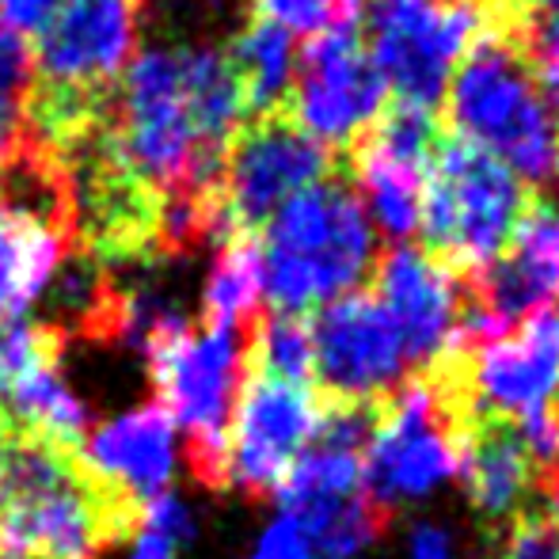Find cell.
<instances>
[{"instance_id": "obj_17", "label": "cell", "mask_w": 559, "mask_h": 559, "mask_svg": "<svg viewBox=\"0 0 559 559\" xmlns=\"http://www.w3.org/2000/svg\"><path fill=\"white\" fill-rule=\"evenodd\" d=\"M73 248L76 236L69 228L0 206V320L27 317Z\"/></svg>"}, {"instance_id": "obj_14", "label": "cell", "mask_w": 559, "mask_h": 559, "mask_svg": "<svg viewBox=\"0 0 559 559\" xmlns=\"http://www.w3.org/2000/svg\"><path fill=\"white\" fill-rule=\"evenodd\" d=\"M559 301V206H525L510 248L468 282V312L479 338H495L530 312Z\"/></svg>"}, {"instance_id": "obj_7", "label": "cell", "mask_w": 559, "mask_h": 559, "mask_svg": "<svg viewBox=\"0 0 559 559\" xmlns=\"http://www.w3.org/2000/svg\"><path fill=\"white\" fill-rule=\"evenodd\" d=\"M461 427L435 396L427 377H407L381 404L373 435L361 453V491L392 514L400 502L435 491L456 472Z\"/></svg>"}, {"instance_id": "obj_6", "label": "cell", "mask_w": 559, "mask_h": 559, "mask_svg": "<svg viewBox=\"0 0 559 559\" xmlns=\"http://www.w3.org/2000/svg\"><path fill=\"white\" fill-rule=\"evenodd\" d=\"M487 35V0H373L366 50L400 104L435 111L461 58Z\"/></svg>"}, {"instance_id": "obj_1", "label": "cell", "mask_w": 559, "mask_h": 559, "mask_svg": "<svg viewBox=\"0 0 559 559\" xmlns=\"http://www.w3.org/2000/svg\"><path fill=\"white\" fill-rule=\"evenodd\" d=\"M138 518L81 453L0 423V559H99L138 533Z\"/></svg>"}, {"instance_id": "obj_11", "label": "cell", "mask_w": 559, "mask_h": 559, "mask_svg": "<svg viewBox=\"0 0 559 559\" xmlns=\"http://www.w3.org/2000/svg\"><path fill=\"white\" fill-rule=\"evenodd\" d=\"M332 176V153L289 122L286 111L263 115L240 126L222 168V222L225 240L255 233L294 194Z\"/></svg>"}, {"instance_id": "obj_32", "label": "cell", "mask_w": 559, "mask_h": 559, "mask_svg": "<svg viewBox=\"0 0 559 559\" xmlns=\"http://www.w3.org/2000/svg\"><path fill=\"white\" fill-rule=\"evenodd\" d=\"M556 183H559V168H556Z\"/></svg>"}, {"instance_id": "obj_28", "label": "cell", "mask_w": 559, "mask_h": 559, "mask_svg": "<svg viewBox=\"0 0 559 559\" xmlns=\"http://www.w3.org/2000/svg\"><path fill=\"white\" fill-rule=\"evenodd\" d=\"M179 545L176 540H168L164 533H153V530H141L133 533V552L130 559H176Z\"/></svg>"}, {"instance_id": "obj_25", "label": "cell", "mask_w": 559, "mask_h": 559, "mask_svg": "<svg viewBox=\"0 0 559 559\" xmlns=\"http://www.w3.org/2000/svg\"><path fill=\"white\" fill-rule=\"evenodd\" d=\"M499 559H559V514L556 502H537L499 533Z\"/></svg>"}, {"instance_id": "obj_12", "label": "cell", "mask_w": 559, "mask_h": 559, "mask_svg": "<svg viewBox=\"0 0 559 559\" xmlns=\"http://www.w3.org/2000/svg\"><path fill=\"white\" fill-rule=\"evenodd\" d=\"M438 148V118L423 107L396 104L354 145V194L366 206L377 233L407 243L419 233V202Z\"/></svg>"}, {"instance_id": "obj_19", "label": "cell", "mask_w": 559, "mask_h": 559, "mask_svg": "<svg viewBox=\"0 0 559 559\" xmlns=\"http://www.w3.org/2000/svg\"><path fill=\"white\" fill-rule=\"evenodd\" d=\"M202 305H206V328H225V332H248L263 317V259L255 236L236 233L217 243Z\"/></svg>"}, {"instance_id": "obj_22", "label": "cell", "mask_w": 559, "mask_h": 559, "mask_svg": "<svg viewBox=\"0 0 559 559\" xmlns=\"http://www.w3.org/2000/svg\"><path fill=\"white\" fill-rule=\"evenodd\" d=\"M35 81L31 43L0 23V164L12 160L27 133V96Z\"/></svg>"}, {"instance_id": "obj_10", "label": "cell", "mask_w": 559, "mask_h": 559, "mask_svg": "<svg viewBox=\"0 0 559 559\" xmlns=\"http://www.w3.org/2000/svg\"><path fill=\"white\" fill-rule=\"evenodd\" d=\"M324 404L312 384H289L243 369L225 435V487L248 499L274 495L297 456L317 442Z\"/></svg>"}, {"instance_id": "obj_4", "label": "cell", "mask_w": 559, "mask_h": 559, "mask_svg": "<svg viewBox=\"0 0 559 559\" xmlns=\"http://www.w3.org/2000/svg\"><path fill=\"white\" fill-rule=\"evenodd\" d=\"M243 338L248 332L206 328L194 332L179 312L160 317L141 338L148 381L176 430L187 435V461L194 479L225 487V435L236 392L243 381Z\"/></svg>"}, {"instance_id": "obj_9", "label": "cell", "mask_w": 559, "mask_h": 559, "mask_svg": "<svg viewBox=\"0 0 559 559\" xmlns=\"http://www.w3.org/2000/svg\"><path fill=\"white\" fill-rule=\"evenodd\" d=\"M389 111V84L377 73L358 23L309 38L297 58L294 88L286 96V115L297 130L332 153L354 148Z\"/></svg>"}, {"instance_id": "obj_18", "label": "cell", "mask_w": 559, "mask_h": 559, "mask_svg": "<svg viewBox=\"0 0 559 559\" xmlns=\"http://www.w3.org/2000/svg\"><path fill=\"white\" fill-rule=\"evenodd\" d=\"M225 58L233 66L236 81H240L243 107H248L251 118L278 115L286 107L297 73L294 35H286L282 27L255 15V20H248L240 27V35L233 38Z\"/></svg>"}, {"instance_id": "obj_21", "label": "cell", "mask_w": 559, "mask_h": 559, "mask_svg": "<svg viewBox=\"0 0 559 559\" xmlns=\"http://www.w3.org/2000/svg\"><path fill=\"white\" fill-rule=\"evenodd\" d=\"M243 369L263 377H278V381L289 384H309L312 381L309 320L263 309V317L248 328V338H243Z\"/></svg>"}, {"instance_id": "obj_5", "label": "cell", "mask_w": 559, "mask_h": 559, "mask_svg": "<svg viewBox=\"0 0 559 559\" xmlns=\"http://www.w3.org/2000/svg\"><path fill=\"white\" fill-rule=\"evenodd\" d=\"M525 206V183L507 164L468 141H438L419 202L423 251L464 282L479 278L510 248Z\"/></svg>"}, {"instance_id": "obj_16", "label": "cell", "mask_w": 559, "mask_h": 559, "mask_svg": "<svg viewBox=\"0 0 559 559\" xmlns=\"http://www.w3.org/2000/svg\"><path fill=\"white\" fill-rule=\"evenodd\" d=\"M81 461L107 491L133 507H145L168 491L176 468V423L160 404L118 415L84 438Z\"/></svg>"}, {"instance_id": "obj_24", "label": "cell", "mask_w": 559, "mask_h": 559, "mask_svg": "<svg viewBox=\"0 0 559 559\" xmlns=\"http://www.w3.org/2000/svg\"><path fill=\"white\" fill-rule=\"evenodd\" d=\"M255 15L286 35L320 38L335 27H350L358 23V4L354 0H251Z\"/></svg>"}, {"instance_id": "obj_2", "label": "cell", "mask_w": 559, "mask_h": 559, "mask_svg": "<svg viewBox=\"0 0 559 559\" xmlns=\"http://www.w3.org/2000/svg\"><path fill=\"white\" fill-rule=\"evenodd\" d=\"M259 259L271 312L305 317L361 286L377 266V228L354 187L328 176L274 210L263 225Z\"/></svg>"}, {"instance_id": "obj_20", "label": "cell", "mask_w": 559, "mask_h": 559, "mask_svg": "<svg viewBox=\"0 0 559 559\" xmlns=\"http://www.w3.org/2000/svg\"><path fill=\"white\" fill-rule=\"evenodd\" d=\"M294 522L301 525V533L309 537L312 552L320 559H354L381 537L384 525H389V514L377 510L361 491L350 495V499L317 502V507L294 514Z\"/></svg>"}, {"instance_id": "obj_15", "label": "cell", "mask_w": 559, "mask_h": 559, "mask_svg": "<svg viewBox=\"0 0 559 559\" xmlns=\"http://www.w3.org/2000/svg\"><path fill=\"white\" fill-rule=\"evenodd\" d=\"M456 472L464 476L468 502L487 525V533H502L530 507L559 499L533 464L518 423L499 419V415H479L464 423L461 445H456Z\"/></svg>"}, {"instance_id": "obj_8", "label": "cell", "mask_w": 559, "mask_h": 559, "mask_svg": "<svg viewBox=\"0 0 559 559\" xmlns=\"http://www.w3.org/2000/svg\"><path fill=\"white\" fill-rule=\"evenodd\" d=\"M312 381L328 407H381L407 381L400 332L373 294L354 289L309 320Z\"/></svg>"}, {"instance_id": "obj_31", "label": "cell", "mask_w": 559, "mask_h": 559, "mask_svg": "<svg viewBox=\"0 0 559 559\" xmlns=\"http://www.w3.org/2000/svg\"><path fill=\"white\" fill-rule=\"evenodd\" d=\"M495 4H510V0H495Z\"/></svg>"}, {"instance_id": "obj_26", "label": "cell", "mask_w": 559, "mask_h": 559, "mask_svg": "<svg viewBox=\"0 0 559 559\" xmlns=\"http://www.w3.org/2000/svg\"><path fill=\"white\" fill-rule=\"evenodd\" d=\"M248 559H320L312 552L309 537L301 533V525L294 522V518H274L271 525L263 530V537H259L255 552Z\"/></svg>"}, {"instance_id": "obj_23", "label": "cell", "mask_w": 559, "mask_h": 559, "mask_svg": "<svg viewBox=\"0 0 559 559\" xmlns=\"http://www.w3.org/2000/svg\"><path fill=\"white\" fill-rule=\"evenodd\" d=\"M514 46L530 69L533 84L559 118V12L556 8H525L514 23Z\"/></svg>"}, {"instance_id": "obj_3", "label": "cell", "mask_w": 559, "mask_h": 559, "mask_svg": "<svg viewBox=\"0 0 559 559\" xmlns=\"http://www.w3.org/2000/svg\"><path fill=\"white\" fill-rule=\"evenodd\" d=\"M456 141L491 153L522 183H548L559 168V118L533 84L514 38L484 35L445 88Z\"/></svg>"}, {"instance_id": "obj_29", "label": "cell", "mask_w": 559, "mask_h": 559, "mask_svg": "<svg viewBox=\"0 0 559 559\" xmlns=\"http://www.w3.org/2000/svg\"><path fill=\"white\" fill-rule=\"evenodd\" d=\"M412 559H453L449 552V537L435 525H419L412 537Z\"/></svg>"}, {"instance_id": "obj_30", "label": "cell", "mask_w": 559, "mask_h": 559, "mask_svg": "<svg viewBox=\"0 0 559 559\" xmlns=\"http://www.w3.org/2000/svg\"><path fill=\"white\" fill-rule=\"evenodd\" d=\"M540 8H556L559 12V0H540Z\"/></svg>"}, {"instance_id": "obj_27", "label": "cell", "mask_w": 559, "mask_h": 559, "mask_svg": "<svg viewBox=\"0 0 559 559\" xmlns=\"http://www.w3.org/2000/svg\"><path fill=\"white\" fill-rule=\"evenodd\" d=\"M61 8V0H0V23L12 27L15 35H38L46 23L53 20V12Z\"/></svg>"}, {"instance_id": "obj_13", "label": "cell", "mask_w": 559, "mask_h": 559, "mask_svg": "<svg viewBox=\"0 0 559 559\" xmlns=\"http://www.w3.org/2000/svg\"><path fill=\"white\" fill-rule=\"evenodd\" d=\"M373 297L404 343L407 369L427 373L461 343L468 282L415 243H392L373 266Z\"/></svg>"}]
</instances>
